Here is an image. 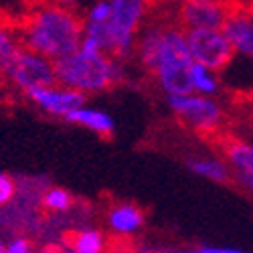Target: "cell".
I'll return each instance as SVG.
<instances>
[{"instance_id":"cell-13","label":"cell","mask_w":253,"mask_h":253,"mask_svg":"<svg viewBox=\"0 0 253 253\" xmlns=\"http://www.w3.org/2000/svg\"><path fill=\"white\" fill-rule=\"evenodd\" d=\"M144 223V213L134 205H120L110 213V225L116 233H134Z\"/></svg>"},{"instance_id":"cell-4","label":"cell","mask_w":253,"mask_h":253,"mask_svg":"<svg viewBox=\"0 0 253 253\" xmlns=\"http://www.w3.org/2000/svg\"><path fill=\"white\" fill-rule=\"evenodd\" d=\"M193 63L195 61L191 57V51H188L186 33L178 29L162 31L160 51L152 71L164 93H168V97L193 93V83H191Z\"/></svg>"},{"instance_id":"cell-21","label":"cell","mask_w":253,"mask_h":253,"mask_svg":"<svg viewBox=\"0 0 253 253\" xmlns=\"http://www.w3.org/2000/svg\"><path fill=\"white\" fill-rule=\"evenodd\" d=\"M6 253H31V245L27 239H14L6 245Z\"/></svg>"},{"instance_id":"cell-1","label":"cell","mask_w":253,"mask_h":253,"mask_svg":"<svg viewBox=\"0 0 253 253\" xmlns=\"http://www.w3.org/2000/svg\"><path fill=\"white\" fill-rule=\"evenodd\" d=\"M81 18L61 6H47L37 10L25 25L27 49L47 57L53 63L73 55L81 47Z\"/></svg>"},{"instance_id":"cell-18","label":"cell","mask_w":253,"mask_h":253,"mask_svg":"<svg viewBox=\"0 0 253 253\" xmlns=\"http://www.w3.org/2000/svg\"><path fill=\"white\" fill-rule=\"evenodd\" d=\"M43 203L51 211H67L71 207V195L65 188H51V191H47Z\"/></svg>"},{"instance_id":"cell-22","label":"cell","mask_w":253,"mask_h":253,"mask_svg":"<svg viewBox=\"0 0 253 253\" xmlns=\"http://www.w3.org/2000/svg\"><path fill=\"white\" fill-rule=\"evenodd\" d=\"M199 253H243V251L233 247H203Z\"/></svg>"},{"instance_id":"cell-16","label":"cell","mask_w":253,"mask_h":253,"mask_svg":"<svg viewBox=\"0 0 253 253\" xmlns=\"http://www.w3.org/2000/svg\"><path fill=\"white\" fill-rule=\"evenodd\" d=\"M73 253H101L103 251V235L99 231H79L71 239Z\"/></svg>"},{"instance_id":"cell-12","label":"cell","mask_w":253,"mask_h":253,"mask_svg":"<svg viewBox=\"0 0 253 253\" xmlns=\"http://www.w3.org/2000/svg\"><path fill=\"white\" fill-rule=\"evenodd\" d=\"M225 152H227L229 162L233 164L239 170V174L253 186V144H247L241 140H231L225 146Z\"/></svg>"},{"instance_id":"cell-19","label":"cell","mask_w":253,"mask_h":253,"mask_svg":"<svg viewBox=\"0 0 253 253\" xmlns=\"http://www.w3.org/2000/svg\"><path fill=\"white\" fill-rule=\"evenodd\" d=\"M14 49H16V45H14L12 35L4 27H0V61H2L6 55H10Z\"/></svg>"},{"instance_id":"cell-23","label":"cell","mask_w":253,"mask_h":253,"mask_svg":"<svg viewBox=\"0 0 253 253\" xmlns=\"http://www.w3.org/2000/svg\"><path fill=\"white\" fill-rule=\"evenodd\" d=\"M0 253H6V247L2 245V241H0Z\"/></svg>"},{"instance_id":"cell-11","label":"cell","mask_w":253,"mask_h":253,"mask_svg":"<svg viewBox=\"0 0 253 253\" xmlns=\"http://www.w3.org/2000/svg\"><path fill=\"white\" fill-rule=\"evenodd\" d=\"M67 122L83 126V128H87L99 136H110L116 130V122L108 112H103L99 108H87V105H83L81 110L73 112L67 118Z\"/></svg>"},{"instance_id":"cell-8","label":"cell","mask_w":253,"mask_h":253,"mask_svg":"<svg viewBox=\"0 0 253 253\" xmlns=\"http://www.w3.org/2000/svg\"><path fill=\"white\" fill-rule=\"evenodd\" d=\"M229 10L213 0H188L180 6V18L186 31H223Z\"/></svg>"},{"instance_id":"cell-6","label":"cell","mask_w":253,"mask_h":253,"mask_svg":"<svg viewBox=\"0 0 253 253\" xmlns=\"http://www.w3.org/2000/svg\"><path fill=\"white\" fill-rule=\"evenodd\" d=\"M186 43L193 61L213 73L225 69L235 55L223 31H186Z\"/></svg>"},{"instance_id":"cell-9","label":"cell","mask_w":253,"mask_h":253,"mask_svg":"<svg viewBox=\"0 0 253 253\" xmlns=\"http://www.w3.org/2000/svg\"><path fill=\"white\" fill-rule=\"evenodd\" d=\"M41 110H45L51 116H61V118H69L73 112L81 110L85 105V95L67 89L63 85H51V87H41L35 91L27 93Z\"/></svg>"},{"instance_id":"cell-24","label":"cell","mask_w":253,"mask_h":253,"mask_svg":"<svg viewBox=\"0 0 253 253\" xmlns=\"http://www.w3.org/2000/svg\"><path fill=\"white\" fill-rule=\"evenodd\" d=\"M251 124H253V112H251Z\"/></svg>"},{"instance_id":"cell-2","label":"cell","mask_w":253,"mask_h":253,"mask_svg":"<svg viewBox=\"0 0 253 253\" xmlns=\"http://www.w3.org/2000/svg\"><path fill=\"white\" fill-rule=\"evenodd\" d=\"M57 85L79 93H93L112 87L122 79V67L108 53H87L77 49L73 55L55 61Z\"/></svg>"},{"instance_id":"cell-15","label":"cell","mask_w":253,"mask_h":253,"mask_svg":"<svg viewBox=\"0 0 253 253\" xmlns=\"http://www.w3.org/2000/svg\"><path fill=\"white\" fill-rule=\"evenodd\" d=\"M191 168L203 178H209L213 182H225L229 180V168L219 158H199L191 162Z\"/></svg>"},{"instance_id":"cell-14","label":"cell","mask_w":253,"mask_h":253,"mask_svg":"<svg viewBox=\"0 0 253 253\" xmlns=\"http://www.w3.org/2000/svg\"><path fill=\"white\" fill-rule=\"evenodd\" d=\"M191 83H193V93L203 95V97H211L219 91V79L213 71H209L207 67L193 63L191 67Z\"/></svg>"},{"instance_id":"cell-17","label":"cell","mask_w":253,"mask_h":253,"mask_svg":"<svg viewBox=\"0 0 253 253\" xmlns=\"http://www.w3.org/2000/svg\"><path fill=\"white\" fill-rule=\"evenodd\" d=\"M160 41H162V31H150L148 35L140 41V45H138V55H140L142 63L150 71L156 65L158 51H160Z\"/></svg>"},{"instance_id":"cell-7","label":"cell","mask_w":253,"mask_h":253,"mask_svg":"<svg viewBox=\"0 0 253 253\" xmlns=\"http://www.w3.org/2000/svg\"><path fill=\"white\" fill-rule=\"evenodd\" d=\"M168 108H170L188 128H193L197 132H213L219 128V124L223 120V112L219 105L211 97H203L197 93L168 97Z\"/></svg>"},{"instance_id":"cell-5","label":"cell","mask_w":253,"mask_h":253,"mask_svg":"<svg viewBox=\"0 0 253 253\" xmlns=\"http://www.w3.org/2000/svg\"><path fill=\"white\" fill-rule=\"evenodd\" d=\"M6 77L25 93L55 85V63L27 47H16L10 55L0 61Z\"/></svg>"},{"instance_id":"cell-10","label":"cell","mask_w":253,"mask_h":253,"mask_svg":"<svg viewBox=\"0 0 253 253\" xmlns=\"http://www.w3.org/2000/svg\"><path fill=\"white\" fill-rule=\"evenodd\" d=\"M223 33L235 53L253 57V12L251 10H229L223 25Z\"/></svg>"},{"instance_id":"cell-3","label":"cell","mask_w":253,"mask_h":253,"mask_svg":"<svg viewBox=\"0 0 253 253\" xmlns=\"http://www.w3.org/2000/svg\"><path fill=\"white\" fill-rule=\"evenodd\" d=\"M146 12V4L140 0H112V10L105 23H83V37H87L108 55L126 57L134 49V39Z\"/></svg>"},{"instance_id":"cell-20","label":"cell","mask_w":253,"mask_h":253,"mask_svg":"<svg viewBox=\"0 0 253 253\" xmlns=\"http://www.w3.org/2000/svg\"><path fill=\"white\" fill-rule=\"evenodd\" d=\"M12 195H14V184H12V180H10L4 172H0V205L8 203V201L12 199Z\"/></svg>"}]
</instances>
